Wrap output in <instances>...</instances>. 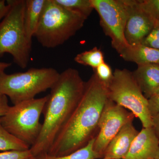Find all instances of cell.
<instances>
[{"label": "cell", "instance_id": "cell-1", "mask_svg": "<svg viewBox=\"0 0 159 159\" xmlns=\"http://www.w3.org/2000/svg\"><path fill=\"white\" fill-rule=\"evenodd\" d=\"M108 99L107 87L94 73L85 82L82 97L48 154L63 156L87 145L98 134L99 119Z\"/></svg>", "mask_w": 159, "mask_h": 159}, {"label": "cell", "instance_id": "cell-11", "mask_svg": "<svg viewBox=\"0 0 159 159\" xmlns=\"http://www.w3.org/2000/svg\"><path fill=\"white\" fill-rule=\"evenodd\" d=\"M159 155V141L152 127L143 128L123 159H155Z\"/></svg>", "mask_w": 159, "mask_h": 159}, {"label": "cell", "instance_id": "cell-8", "mask_svg": "<svg viewBox=\"0 0 159 159\" xmlns=\"http://www.w3.org/2000/svg\"><path fill=\"white\" fill-rule=\"evenodd\" d=\"M100 18V25L110 38L112 48L119 54L130 46L125 37L127 13L125 0H90Z\"/></svg>", "mask_w": 159, "mask_h": 159}, {"label": "cell", "instance_id": "cell-19", "mask_svg": "<svg viewBox=\"0 0 159 159\" xmlns=\"http://www.w3.org/2000/svg\"><path fill=\"white\" fill-rule=\"evenodd\" d=\"M59 6L87 19L94 10L90 0H54Z\"/></svg>", "mask_w": 159, "mask_h": 159}, {"label": "cell", "instance_id": "cell-23", "mask_svg": "<svg viewBox=\"0 0 159 159\" xmlns=\"http://www.w3.org/2000/svg\"><path fill=\"white\" fill-rule=\"evenodd\" d=\"M141 44L159 51V24L154 26Z\"/></svg>", "mask_w": 159, "mask_h": 159}, {"label": "cell", "instance_id": "cell-20", "mask_svg": "<svg viewBox=\"0 0 159 159\" xmlns=\"http://www.w3.org/2000/svg\"><path fill=\"white\" fill-rule=\"evenodd\" d=\"M140 6L155 24H159V0L139 1Z\"/></svg>", "mask_w": 159, "mask_h": 159}, {"label": "cell", "instance_id": "cell-6", "mask_svg": "<svg viewBox=\"0 0 159 159\" xmlns=\"http://www.w3.org/2000/svg\"><path fill=\"white\" fill-rule=\"evenodd\" d=\"M48 99V95L34 98L10 106L0 117V122L6 130L17 139L31 146L39 136L42 124L39 122Z\"/></svg>", "mask_w": 159, "mask_h": 159}, {"label": "cell", "instance_id": "cell-3", "mask_svg": "<svg viewBox=\"0 0 159 159\" xmlns=\"http://www.w3.org/2000/svg\"><path fill=\"white\" fill-rule=\"evenodd\" d=\"M87 19L57 4L46 0L34 37L44 48L62 45L83 27Z\"/></svg>", "mask_w": 159, "mask_h": 159}, {"label": "cell", "instance_id": "cell-15", "mask_svg": "<svg viewBox=\"0 0 159 159\" xmlns=\"http://www.w3.org/2000/svg\"><path fill=\"white\" fill-rule=\"evenodd\" d=\"M24 23L27 37L32 41L37 29L46 0H25Z\"/></svg>", "mask_w": 159, "mask_h": 159}, {"label": "cell", "instance_id": "cell-10", "mask_svg": "<svg viewBox=\"0 0 159 159\" xmlns=\"http://www.w3.org/2000/svg\"><path fill=\"white\" fill-rule=\"evenodd\" d=\"M127 6V20L125 37L129 46L142 43L155 26L153 21L139 4V0H125Z\"/></svg>", "mask_w": 159, "mask_h": 159}, {"label": "cell", "instance_id": "cell-27", "mask_svg": "<svg viewBox=\"0 0 159 159\" xmlns=\"http://www.w3.org/2000/svg\"><path fill=\"white\" fill-rule=\"evenodd\" d=\"M152 128L159 141V114L152 117Z\"/></svg>", "mask_w": 159, "mask_h": 159}, {"label": "cell", "instance_id": "cell-31", "mask_svg": "<svg viewBox=\"0 0 159 159\" xmlns=\"http://www.w3.org/2000/svg\"><path fill=\"white\" fill-rule=\"evenodd\" d=\"M155 159H159V155Z\"/></svg>", "mask_w": 159, "mask_h": 159}, {"label": "cell", "instance_id": "cell-18", "mask_svg": "<svg viewBox=\"0 0 159 159\" xmlns=\"http://www.w3.org/2000/svg\"><path fill=\"white\" fill-rule=\"evenodd\" d=\"M74 61L77 63L91 67L93 70L104 62V55L100 49L97 47L89 51H86L77 54L74 57Z\"/></svg>", "mask_w": 159, "mask_h": 159}, {"label": "cell", "instance_id": "cell-12", "mask_svg": "<svg viewBox=\"0 0 159 159\" xmlns=\"http://www.w3.org/2000/svg\"><path fill=\"white\" fill-rule=\"evenodd\" d=\"M133 122L125 124L112 139L106 149L102 158L123 159L125 157L139 132Z\"/></svg>", "mask_w": 159, "mask_h": 159}, {"label": "cell", "instance_id": "cell-24", "mask_svg": "<svg viewBox=\"0 0 159 159\" xmlns=\"http://www.w3.org/2000/svg\"><path fill=\"white\" fill-rule=\"evenodd\" d=\"M148 108L152 117L159 114V94H155L148 99Z\"/></svg>", "mask_w": 159, "mask_h": 159}, {"label": "cell", "instance_id": "cell-30", "mask_svg": "<svg viewBox=\"0 0 159 159\" xmlns=\"http://www.w3.org/2000/svg\"><path fill=\"white\" fill-rule=\"evenodd\" d=\"M156 94H159V89L158 90Z\"/></svg>", "mask_w": 159, "mask_h": 159}, {"label": "cell", "instance_id": "cell-26", "mask_svg": "<svg viewBox=\"0 0 159 159\" xmlns=\"http://www.w3.org/2000/svg\"><path fill=\"white\" fill-rule=\"evenodd\" d=\"M10 7V5L6 1H0V22L9 12Z\"/></svg>", "mask_w": 159, "mask_h": 159}, {"label": "cell", "instance_id": "cell-9", "mask_svg": "<svg viewBox=\"0 0 159 159\" xmlns=\"http://www.w3.org/2000/svg\"><path fill=\"white\" fill-rule=\"evenodd\" d=\"M135 117L132 113L108 99L99 119V131L93 144L94 151L102 159L112 139L125 124L133 121Z\"/></svg>", "mask_w": 159, "mask_h": 159}, {"label": "cell", "instance_id": "cell-16", "mask_svg": "<svg viewBox=\"0 0 159 159\" xmlns=\"http://www.w3.org/2000/svg\"><path fill=\"white\" fill-rule=\"evenodd\" d=\"M95 138L91 140L83 148L70 154L57 157L46 153L40 155L34 158L35 159H101L102 157L94 150L93 144Z\"/></svg>", "mask_w": 159, "mask_h": 159}, {"label": "cell", "instance_id": "cell-5", "mask_svg": "<svg viewBox=\"0 0 159 159\" xmlns=\"http://www.w3.org/2000/svg\"><path fill=\"white\" fill-rule=\"evenodd\" d=\"M60 73L53 68H31L26 72L0 74V93L9 97L13 105L34 99L51 89Z\"/></svg>", "mask_w": 159, "mask_h": 159}, {"label": "cell", "instance_id": "cell-29", "mask_svg": "<svg viewBox=\"0 0 159 159\" xmlns=\"http://www.w3.org/2000/svg\"><path fill=\"white\" fill-rule=\"evenodd\" d=\"M4 95H2V94L0 93V100L3 98V97H4Z\"/></svg>", "mask_w": 159, "mask_h": 159}, {"label": "cell", "instance_id": "cell-25", "mask_svg": "<svg viewBox=\"0 0 159 159\" xmlns=\"http://www.w3.org/2000/svg\"><path fill=\"white\" fill-rule=\"evenodd\" d=\"M9 107L8 98L6 96H4L0 100V117L3 116L7 113Z\"/></svg>", "mask_w": 159, "mask_h": 159}, {"label": "cell", "instance_id": "cell-14", "mask_svg": "<svg viewBox=\"0 0 159 159\" xmlns=\"http://www.w3.org/2000/svg\"><path fill=\"white\" fill-rule=\"evenodd\" d=\"M124 60L135 62L138 65L156 64L159 65V51L139 44L129 46L119 54Z\"/></svg>", "mask_w": 159, "mask_h": 159}, {"label": "cell", "instance_id": "cell-28", "mask_svg": "<svg viewBox=\"0 0 159 159\" xmlns=\"http://www.w3.org/2000/svg\"><path fill=\"white\" fill-rule=\"evenodd\" d=\"M11 66V63L0 61V74L5 72L6 70Z\"/></svg>", "mask_w": 159, "mask_h": 159}, {"label": "cell", "instance_id": "cell-21", "mask_svg": "<svg viewBox=\"0 0 159 159\" xmlns=\"http://www.w3.org/2000/svg\"><path fill=\"white\" fill-rule=\"evenodd\" d=\"M93 70L99 80L107 87L113 76L110 66L104 61Z\"/></svg>", "mask_w": 159, "mask_h": 159}, {"label": "cell", "instance_id": "cell-4", "mask_svg": "<svg viewBox=\"0 0 159 159\" xmlns=\"http://www.w3.org/2000/svg\"><path fill=\"white\" fill-rule=\"evenodd\" d=\"M10 9L0 22V57L8 53L22 69L29 64L32 41L26 35L24 27L25 0H9Z\"/></svg>", "mask_w": 159, "mask_h": 159}, {"label": "cell", "instance_id": "cell-32", "mask_svg": "<svg viewBox=\"0 0 159 159\" xmlns=\"http://www.w3.org/2000/svg\"><path fill=\"white\" fill-rule=\"evenodd\" d=\"M101 159H105V158H102Z\"/></svg>", "mask_w": 159, "mask_h": 159}, {"label": "cell", "instance_id": "cell-33", "mask_svg": "<svg viewBox=\"0 0 159 159\" xmlns=\"http://www.w3.org/2000/svg\"><path fill=\"white\" fill-rule=\"evenodd\" d=\"M35 159V158H33V159Z\"/></svg>", "mask_w": 159, "mask_h": 159}, {"label": "cell", "instance_id": "cell-22", "mask_svg": "<svg viewBox=\"0 0 159 159\" xmlns=\"http://www.w3.org/2000/svg\"><path fill=\"white\" fill-rule=\"evenodd\" d=\"M34 158L30 149L25 151H6L0 152V159H31Z\"/></svg>", "mask_w": 159, "mask_h": 159}, {"label": "cell", "instance_id": "cell-13", "mask_svg": "<svg viewBox=\"0 0 159 159\" xmlns=\"http://www.w3.org/2000/svg\"><path fill=\"white\" fill-rule=\"evenodd\" d=\"M132 74L139 88L147 99L157 93L159 89V65H139Z\"/></svg>", "mask_w": 159, "mask_h": 159}, {"label": "cell", "instance_id": "cell-2", "mask_svg": "<svg viewBox=\"0 0 159 159\" xmlns=\"http://www.w3.org/2000/svg\"><path fill=\"white\" fill-rule=\"evenodd\" d=\"M85 82L76 69H66L51 89L43 114L41 130L30 148L34 157L48 153L82 97Z\"/></svg>", "mask_w": 159, "mask_h": 159}, {"label": "cell", "instance_id": "cell-17", "mask_svg": "<svg viewBox=\"0 0 159 159\" xmlns=\"http://www.w3.org/2000/svg\"><path fill=\"white\" fill-rule=\"evenodd\" d=\"M30 148L29 145L6 130L0 122V151H25Z\"/></svg>", "mask_w": 159, "mask_h": 159}, {"label": "cell", "instance_id": "cell-7", "mask_svg": "<svg viewBox=\"0 0 159 159\" xmlns=\"http://www.w3.org/2000/svg\"><path fill=\"white\" fill-rule=\"evenodd\" d=\"M107 89L109 99L130 111L139 118L143 128L152 127L148 99L139 88L132 72L125 69H116Z\"/></svg>", "mask_w": 159, "mask_h": 159}]
</instances>
